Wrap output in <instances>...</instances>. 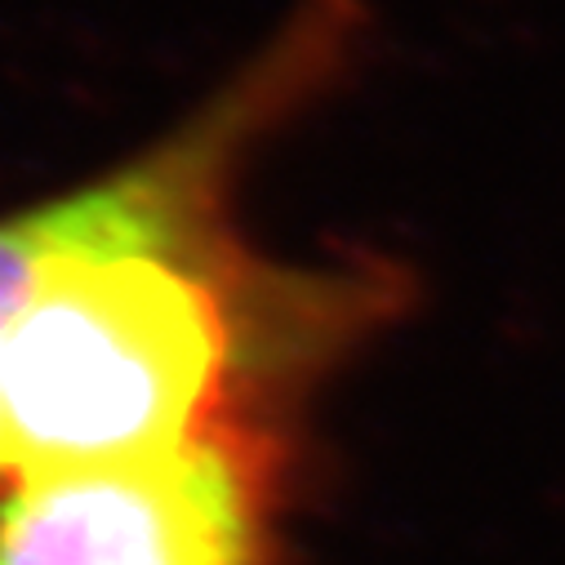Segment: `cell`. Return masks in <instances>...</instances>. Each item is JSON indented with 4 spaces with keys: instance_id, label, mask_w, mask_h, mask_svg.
I'll return each instance as SVG.
<instances>
[{
    "instance_id": "1",
    "label": "cell",
    "mask_w": 565,
    "mask_h": 565,
    "mask_svg": "<svg viewBox=\"0 0 565 565\" xmlns=\"http://www.w3.org/2000/svg\"><path fill=\"white\" fill-rule=\"evenodd\" d=\"M308 428H232L0 486V565H286Z\"/></svg>"
}]
</instances>
